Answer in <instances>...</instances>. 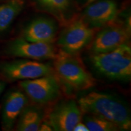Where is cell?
Here are the masks:
<instances>
[{"label": "cell", "instance_id": "6da1fadb", "mask_svg": "<svg viewBox=\"0 0 131 131\" xmlns=\"http://www.w3.org/2000/svg\"><path fill=\"white\" fill-rule=\"evenodd\" d=\"M78 104L83 114L102 117L115 124L120 130H130V110L117 96L102 92L92 91L82 95Z\"/></svg>", "mask_w": 131, "mask_h": 131}, {"label": "cell", "instance_id": "7a4b0ae2", "mask_svg": "<svg viewBox=\"0 0 131 131\" xmlns=\"http://www.w3.org/2000/svg\"><path fill=\"white\" fill-rule=\"evenodd\" d=\"M89 61L101 76L112 81L128 82L131 78V47L125 43L112 51L91 54Z\"/></svg>", "mask_w": 131, "mask_h": 131}, {"label": "cell", "instance_id": "3957f363", "mask_svg": "<svg viewBox=\"0 0 131 131\" xmlns=\"http://www.w3.org/2000/svg\"><path fill=\"white\" fill-rule=\"evenodd\" d=\"M77 55L60 50L54 58L55 74L68 88L75 91L91 89L95 86V79Z\"/></svg>", "mask_w": 131, "mask_h": 131}, {"label": "cell", "instance_id": "277c9868", "mask_svg": "<svg viewBox=\"0 0 131 131\" xmlns=\"http://www.w3.org/2000/svg\"><path fill=\"white\" fill-rule=\"evenodd\" d=\"M19 84L27 96L38 105L53 103L61 95V81L54 73L34 79L22 80Z\"/></svg>", "mask_w": 131, "mask_h": 131}, {"label": "cell", "instance_id": "5b68a950", "mask_svg": "<svg viewBox=\"0 0 131 131\" xmlns=\"http://www.w3.org/2000/svg\"><path fill=\"white\" fill-rule=\"evenodd\" d=\"M94 33L95 29L80 17L69 23L59 35L57 45L61 51L76 55L91 43Z\"/></svg>", "mask_w": 131, "mask_h": 131}, {"label": "cell", "instance_id": "8992f818", "mask_svg": "<svg viewBox=\"0 0 131 131\" xmlns=\"http://www.w3.org/2000/svg\"><path fill=\"white\" fill-rule=\"evenodd\" d=\"M50 64L33 60H18L0 64V73L12 81L26 80L54 73Z\"/></svg>", "mask_w": 131, "mask_h": 131}, {"label": "cell", "instance_id": "52a82bcc", "mask_svg": "<svg viewBox=\"0 0 131 131\" xmlns=\"http://www.w3.org/2000/svg\"><path fill=\"white\" fill-rule=\"evenodd\" d=\"M83 116L78 103L73 99H65L57 102L50 109L46 119L53 130L72 131L81 122Z\"/></svg>", "mask_w": 131, "mask_h": 131}, {"label": "cell", "instance_id": "ba28073f", "mask_svg": "<svg viewBox=\"0 0 131 131\" xmlns=\"http://www.w3.org/2000/svg\"><path fill=\"white\" fill-rule=\"evenodd\" d=\"M130 31L124 25L114 23L108 24L98 32L91 41L90 52L98 54L112 51L129 42Z\"/></svg>", "mask_w": 131, "mask_h": 131}, {"label": "cell", "instance_id": "9c48e42d", "mask_svg": "<svg viewBox=\"0 0 131 131\" xmlns=\"http://www.w3.org/2000/svg\"><path fill=\"white\" fill-rule=\"evenodd\" d=\"M5 52L10 56L37 61L54 59L58 53L52 44L30 42L24 38L10 41Z\"/></svg>", "mask_w": 131, "mask_h": 131}, {"label": "cell", "instance_id": "30bf717a", "mask_svg": "<svg viewBox=\"0 0 131 131\" xmlns=\"http://www.w3.org/2000/svg\"><path fill=\"white\" fill-rule=\"evenodd\" d=\"M119 14L115 0H95L88 4L81 18L92 28H101L112 23Z\"/></svg>", "mask_w": 131, "mask_h": 131}, {"label": "cell", "instance_id": "8fae6325", "mask_svg": "<svg viewBox=\"0 0 131 131\" xmlns=\"http://www.w3.org/2000/svg\"><path fill=\"white\" fill-rule=\"evenodd\" d=\"M58 26L56 21L47 16L33 19L23 30L24 40L34 42L52 44L56 38Z\"/></svg>", "mask_w": 131, "mask_h": 131}, {"label": "cell", "instance_id": "7c38bea8", "mask_svg": "<svg viewBox=\"0 0 131 131\" xmlns=\"http://www.w3.org/2000/svg\"><path fill=\"white\" fill-rule=\"evenodd\" d=\"M28 104V98L19 90L9 91L4 98L1 113V124L4 130H11L23 109Z\"/></svg>", "mask_w": 131, "mask_h": 131}, {"label": "cell", "instance_id": "4fadbf2b", "mask_svg": "<svg viewBox=\"0 0 131 131\" xmlns=\"http://www.w3.org/2000/svg\"><path fill=\"white\" fill-rule=\"evenodd\" d=\"M35 2L39 9L65 23L72 10L74 0H35Z\"/></svg>", "mask_w": 131, "mask_h": 131}, {"label": "cell", "instance_id": "5bb4252c", "mask_svg": "<svg viewBox=\"0 0 131 131\" xmlns=\"http://www.w3.org/2000/svg\"><path fill=\"white\" fill-rule=\"evenodd\" d=\"M45 118V114L39 106L27 105L19 114L16 130L19 131H37Z\"/></svg>", "mask_w": 131, "mask_h": 131}, {"label": "cell", "instance_id": "9a60e30c", "mask_svg": "<svg viewBox=\"0 0 131 131\" xmlns=\"http://www.w3.org/2000/svg\"><path fill=\"white\" fill-rule=\"evenodd\" d=\"M23 0H9L0 4V34L10 26L24 7Z\"/></svg>", "mask_w": 131, "mask_h": 131}, {"label": "cell", "instance_id": "2e32d148", "mask_svg": "<svg viewBox=\"0 0 131 131\" xmlns=\"http://www.w3.org/2000/svg\"><path fill=\"white\" fill-rule=\"evenodd\" d=\"M82 120L90 131L120 130L115 124L102 117L91 114H85Z\"/></svg>", "mask_w": 131, "mask_h": 131}, {"label": "cell", "instance_id": "e0dca14e", "mask_svg": "<svg viewBox=\"0 0 131 131\" xmlns=\"http://www.w3.org/2000/svg\"><path fill=\"white\" fill-rule=\"evenodd\" d=\"M38 130L40 131H49V130H53V129L49 122H47L46 119H43L42 122L41 123L40 127H39Z\"/></svg>", "mask_w": 131, "mask_h": 131}, {"label": "cell", "instance_id": "ac0fdd59", "mask_svg": "<svg viewBox=\"0 0 131 131\" xmlns=\"http://www.w3.org/2000/svg\"><path fill=\"white\" fill-rule=\"evenodd\" d=\"M73 131H89L88 127L83 122H80L75 126Z\"/></svg>", "mask_w": 131, "mask_h": 131}, {"label": "cell", "instance_id": "d6986e66", "mask_svg": "<svg viewBox=\"0 0 131 131\" xmlns=\"http://www.w3.org/2000/svg\"><path fill=\"white\" fill-rule=\"evenodd\" d=\"M94 1H95V0H77V2L78 4L80 5V6H86L87 5L89 4V3H92Z\"/></svg>", "mask_w": 131, "mask_h": 131}, {"label": "cell", "instance_id": "ffe728a7", "mask_svg": "<svg viewBox=\"0 0 131 131\" xmlns=\"http://www.w3.org/2000/svg\"><path fill=\"white\" fill-rule=\"evenodd\" d=\"M6 83L4 81H0V95L2 94V92L4 91V90L6 88Z\"/></svg>", "mask_w": 131, "mask_h": 131}]
</instances>
